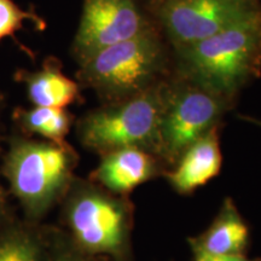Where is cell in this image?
Returning <instances> with one entry per match:
<instances>
[{"label": "cell", "instance_id": "5bb4252c", "mask_svg": "<svg viewBox=\"0 0 261 261\" xmlns=\"http://www.w3.org/2000/svg\"><path fill=\"white\" fill-rule=\"evenodd\" d=\"M0 261H47L39 241L24 231L0 234Z\"/></svg>", "mask_w": 261, "mask_h": 261}, {"label": "cell", "instance_id": "9a60e30c", "mask_svg": "<svg viewBox=\"0 0 261 261\" xmlns=\"http://www.w3.org/2000/svg\"><path fill=\"white\" fill-rule=\"evenodd\" d=\"M40 23V18L25 11L12 0H0V41L22 29L24 22Z\"/></svg>", "mask_w": 261, "mask_h": 261}, {"label": "cell", "instance_id": "ba28073f", "mask_svg": "<svg viewBox=\"0 0 261 261\" xmlns=\"http://www.w3.org/2000/svg\"><path fill=\"white\" fill-rule=\"evenodd\" d=\"M146 31L135 0H85L73 51L79 63Z\"/></svg>", "mask_w": 261, "mask_h": 261}, {"label": "cell", "instance_id": "52a82bcc", "mask_svg": "<svg viewBox=\"0 0 261 261\" xmlns=\"http://www.w3.org/2000/svg\"><path fill=\"white\" fill-rule=\"evenodd\" d=\"M256 8L249 0H166L161 21L178 47L217 34Z\"/></svg>", "mask_w": 261, "mask_h": 261}, {"label": "cell", "instance_id": "277c9868", "mask_svg": "<svg viewBox=\"0 0 261 261\" xmlns=\"http://www.w3.org/2000/svg\"><path fill=\"white\" fill-rule=\"evenodd\" d=\"M166 92L146 89L81 119L77 135L85 148L98 154L140 148L156 155Z\"/></svg>", "mask_w": 261, "mask_h": 261}, {"label": "cell", "instance_id": "7c38bea8", "mask_svg": "<svg viewBox=\"0 0 261 261\" xmlns=\"http://www.w3.org/2000/svg\"><path fill=\"white\" fill-rule=\"evenodd\" d=\"M15 79L24 85L29 100L35 107L64 109L80 97L79 84L65 76L54 60H47L37 71L18 70Z\"/></svg>", "mask_w": 261, "mask_h": 261}, {"label": "cell", "instance_id": "8992f818", "mask_svg": "<svg viewBox=\"0 0 261 261\" xmlns=\"http://www.w3.org/2000/svg\"><path fill=\"white\" fill-rule=\"evenodd\" d=\"M226 110L225 98L200 86L166 92L156 156L173 167L196 140L218 126Z\"/></svg>", "mask_w": 261, "mask_h": 261}, {"label": "cell", "instance_id": "9c48e42d", "mask_svg": "<svg viewBox=\"0 0 261 261\" xmlns=\"http://www.w3.org/2000/svg\"><path fill=\"white\" fill-rule=\"evenodd\" d=\"M162 165L158 156L144 149L122 148L102 155L91 178L113 194L128 196L136 188L165 174Z\"/></svg>", "mask_w": 261, "mask_h": 261}, {"label": "cell", "instance_id": "2e32d148", "mask_svg": "<svg viewBox=\"0 0 261 261\" xmlns=\"http://www.w3.org/2000/svg\"><path fill=\"white\" fill-rule=\"evenodd\" d=\"M52 261H96L77 249L73 243H65L63 240H57L54 249Z\"/></svg>", "mask_w": 261, "mask_h": 261}, {"label": "cell", "instance_id": "ac0fdd59", "mask_svg": "<svg viewBox=\"0 0 261 261\" xmlns=\"http://www.w3.org/2000/svg\"><path fill=\"white\" fill-rule=\"evenodd\" d=\"M4 201H3V197H2V194H0V221H2V218H3V213H4Z\"/></svg>", "mask_w": 261, "mask_h": 261}, {"label": "cell", "instance_id": "7a4b0ae2", "mask_svg": "<svg viewBox=\"0 0 261 261\" xmlns=\"http://www.w3.org/2000/svg\"><path fill=\"white\" fill-rule=\"evenodd\" d=\"M68 191L64 217L74 246L91 256L130 261L135 207L128 196L84 181Z\"/></svg>", "mask_w": 261, "mask_h": 261}, {"label": "cell", "instance_id": "4fadbf2b", "mask_svg": "<svg viewBox=\"0 0 261 261\" xmlns=\"http://www.w3.org/2000/svg\"><path fill=\"white\" fill-rule=\"evenodd\" d=\"M14 117L24 132L41 136L48 142L58 144L65 143V137L71 126V115L60 108L34 107L32 109H16Z\"/></svg>", "mask_w": 261, "mask_h": 261}, {"label": "cell", "instance_id": "3957f363", "mask_svg": "<svg viewBox=\"0 0 261 261\" xmlns=\"http://www.w3.org/2000/svg\"><path fill=\"white\" fill-rule=\"evenodd\" d=\"M76 162L67 143L18 138L6 154L4 174L25 213L40 218L68 191Z\"/></svg>", "mask_w": 261, "mask_h": 261}, {"label": "cell", "instance_id": "30bf717a", "mask_svg": "<svg viewBox=\"0 0 261 261\" xmlns=\"http://www.w3.org/2000/svg\"><path fill=\"white\" fill-rule=\"evenodd\" d=\"M221 165L223 155L217 126L189 146L175 165L165 172V177L179 195H190L217 177Z\"/></svg>", "mask_w": 261, "mask_h": 261}, {"label": "cell", "instance_id": "8fae6325", "mask_svg": "<svg viewBox=\"0 0 261 261\" xmlns=\"http://www.w3.org/2000/svg\"><path fill=\"white\" fill-rule=\"evenodd\" d=\"M249 234L234 201L226 197L210 226L198 236L189 237L188 243L192 255H246Z\"/></svg>", "mask_w": 261, "mask_h": 261}, {"label": "cell", "instance_id": "5b68a950", "mask_svg": "<svg viewBox=\"0 0 261 261\" xmlns=\"http://www.w3.org/2000/svg\"><path fill=\"white\" fill-rule=\"evenodd\" d=\"M161 62V46L146 29L80 63L79 79L102 97L117 102L146 90Z\"/></svg>", "mask_w": 261, "mask_h": 261}, {"label": "cell", "instance_id": "6da1fadb", "mask_svg": "<svg viewBox=\"0 0 261 261\" xmlns=\"http://www.w3.org/2000/svg\"><path fill=\"white\" fill-rule=\"evenodd\" d=\"M182 67L197 86L230 97L248 80L261 56V14L247 15L203 40L179 47Z\"/></svg>", "mask_w": 261, "mask_h": 261}, {"label": "cell", "instance_id": "e0dca14e", "mask_svg": "<svg viewBox=\"0 0 261 261\" xmlns=\"http://www.w3.org/2000/svg\"><path fill=\"white\" fill-rule=\"evenodd\" d=\"M194 261H261V257L249 259L246 255H227V256H211V255H194Z\"/></svg>", "mask_w": 261, "mask_h": 261}]
</instances>
